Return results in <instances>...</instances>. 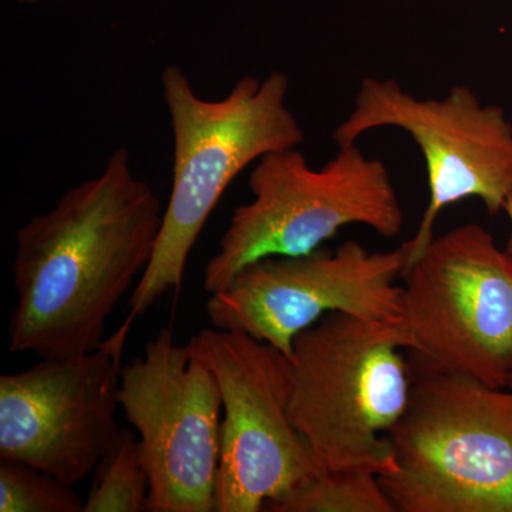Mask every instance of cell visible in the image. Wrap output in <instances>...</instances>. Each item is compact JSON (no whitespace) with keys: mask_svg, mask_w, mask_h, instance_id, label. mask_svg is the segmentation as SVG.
Listing matches in <instances>:
<instances>
[{"mask_svg":"<svg viewBox=\"0 0 512 512\" xmlns=\"http://www.w3.org/2000/svg\"><path fill=\"white\" fill-rule=\"evenodd\" d=\"M163 215L156 191L120 147L99 175L23 224L15 235L9 352L66 359L99 348L111 313L150 265Z\"/></svg>","mask_w":512,"mask_h":512,"instance_id":"1","label":"cell"},{"mask_svg":"<svg viewBox=\"0 0 512 512\" xmlns=\"http://www.w3.org/2000/svg\"><path fill=\"white\" fill-rule=\"evenodd\" d=\"M161 90L173 131V184L156 251L131 293L134 320L165 293L180 292L192 248L232 181L262 157L305 141L282 72L241 77L227 96L207 100L180 66L168 64Z\"/></svg>","mask_w":512,"mask_h":512,"instance_id":"2","label":"cell"},{"mask_svg":"<svg viewBox=\"0 0 512 512\" xmlns=\"http://www.w3.org/2000/svg\"><path fill=\"white\" fill-rule=\"evenodd\" d=\"M414 350L403 319L332 312L293 339L289 412L320 470H396L387 434L406 412Z\"/></svg>","mask_w":512,"mask_h":512,"instance_id":"3","label":"cell"},{"mask_svg":"<svg viewBox=\"0 0 512 512\" xmlns=\"http://www.w3.org/2000/svg\"><path fill=\"white\" fill-rule=\"evenodd\" d=\"M387 434L397 512H512V390L429 366Z\"/></svg>","mask_w":512,"mask_h":512,"instance_id":"4","label":"cell"},{"mask_svg":"<svg viewBox=\"0 0 512 512\" xmlns=\"http://www.w3.org/2000/svg\"><path fill=\"white\" fill-rule=\"evenodd\" d=\"M315 170L299 147L262 157L249 175L252 200L232 212L204 269L205 292L225 291L235 276L269 256L308 255L348 225L383 238L402 232L404 214L389 168L357 143Z\"/></svg>","mask_w":512,"mask_h":512,"instance_id":"5","label":"cell"},{"mask_svg":"<svg viewBox=\"0 0 512 512\" xmlns=\"http://www.w3.org/2000/svg\"><path fill=\"white\" fill-rule=\"evenodd\" d=\"M402 319L427 365L504 389L512 372V261L477 224L434 237L403 271Z\"/></svg>","mask_w":512,"mask_h":512,"instance_id":"6","label":"cell"},{"mask_svg":"<svg viewBox=\"0 0 512 512\" xmlns=\"http://www.w3.org/2000/svg\"><path fill=\"white\" fill-rule=\"evenodd\" d=\"M383 127L412 137L429 180V204L416 234L403 244L406 266L429 247L437 218L450 205L478 198L488 214L504 211L512 195V124L503 107L485 106L467 86H454L443 99L423 100L397 80L366 77L333 141L357 143L367 131Z\"/></svg>","mask_w":512,"mask_h":512,"instance_id":"7","label":"cell"},{"mask_svg":"<svg viewBox=\"0 0 512 512\" xmlns=\"http://www.w3.org/2000/svg\"><path fill=\"white\" fill-rule=\"evenodd\" d=\"M217 377L222 399L217 511L259 512L323 473L296 430L292 363L269 343L234 330L190 339Z\"/></svg>","mask_w":512,"mask_h":512,"instance_id":"8","label":"cell"},{"mask_svg":"<svg viewBox=\"0 0 512 512\" xmlns=\"http://www.w3.org/2000/svg\"><path fill=\"white\" fill-rule=\"evenodd\" d=\"M119 400L150 478L148 511H217L221 390L194 345L161 329L121 369Z\"/></svg>","mask_w":512,"mask_h":512,"instance_id":"9","label":"cell"},{"mask_svg":"<svg viewBox=\"0 0 512 512\" xmlns=\"http://www.w3.org/2000/svg\"><path fill=\"white\" fill-rule=\"evenodd\" d=\"M404 245L370 252L356 241L308 255L269 256L245 266L211 295L212 328L247 333L291 357L293 339L332 312L373 320L402 319Z\"/></svg>","mask_w":512,"mask_h":512,"instance_id":"10","label":"cell"},{"mask_svg":"<svg viewBox=\"0 0 512 512\" xmlns=\"http://www.w3.org/2000/svg\"><path fill=\"white\" fill-rule=\"evenodd\" d=\"M133 322L127 316L92 352L0 377V460L73 487L94 473L120 436L121 357Z\"/></svg>","mask_w":512,"mask_h":512,"instance_id":"11","label":"cell"},{"mask_svg":"<svg viewBox=\"0 0 512 512\" xmlns=\"http://www.w3.org/2000/svg\"><path fill=\"white\" fill-rule=\"evenodd\" d=\"M271 512H397L379 476L366 468L328 470L269 501Z\"/></svg>","mask_w":512,"mask_h":512,"instance_id":"12","label":"cell"},{"mask_svg":"<svg viewBox=\"0 0 512 512\" xmlns=\"http://www.w3.org/2000/svg\"><path fill=\"white\" fill-rule=\"evenodd\" d=\"M84 512L148 511L150 478L137 433L121 429L119 439L94 470Z\"/></svg>","mask_w":512,"mask_h":512,"instance_id":"13","label":"cell"},{"mask_svg":"<svg viewBox=\"0 0 512 512\" xmlns=\"http://www.w3.org/2000/svg\"><path fill=\"white\" fill-rule=\"evenodd\" d=\"M0 512H84L73 485L12 460L0 461Z\"/></svg>","mask_w":512,"mask_h":512,"instance_id":"14","label":"cell"},{"mask_svg":"<svg viewBox=\"0 0 512 512\" xmlns=\"http://www.w3.org/2000/svg\"><path fill=\"white\" fill-rule=\"evenodd\" d=\"M504 211L507 212L508 218H510L512 228V195L510 197V200L507 201V204H505ZM505 251H507V254L510 255L512 261V229L510 239H508L507 242V247H505Z\"/></svg>","mask_w":512,"mask_h":512,"instance_id":"15","label":"cell"},{"mask_svg":"<svg viewBox=\"0 0 512 512\" xmlns=\"http://www.w3.org/2000/svg\"><path fill=\"white\" fill-rule=\"evenodd\" d=\"M18 3H22V5H36V3L43 2V0H16Z\"/></svg>","mask_w":512,"mask_h":512,"instance_id":"16","label":"cell"},{"mask_svg":"<svg viewBox=\"0 0 512 512\" xmlns=\"http://www.w3.org/2000/svg\"><path fill=\"white\" fill-rule=\"evenodd\" d=\"M507 387H510V390H512V372H511V375H510V379H508V386Z\"/></svg>","mask_w":512,"mask_h":512,"instance_id":"17","label":"cell"}]
</instances>
